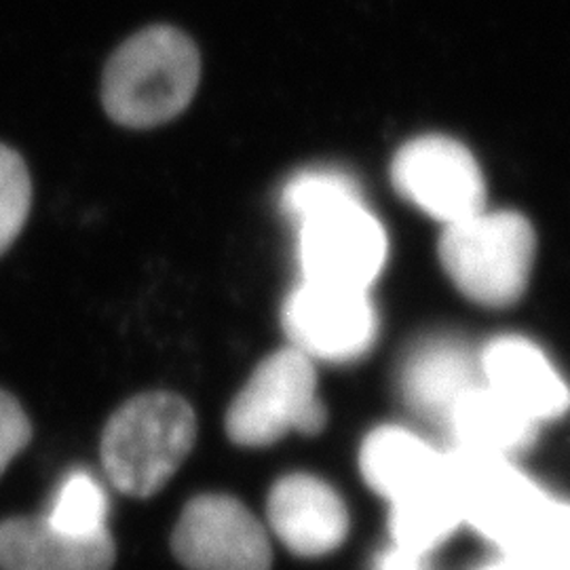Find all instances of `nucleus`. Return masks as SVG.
I'll return each mask as SVG.
<instances>
[{
	"label": "nucleus",
	"mask_w": 570,
	"mask_h": 570,
	"mask_svg": "<svg viewBox=\"0 0 570 570\" xmlns=\"http://www.w3.org/2000/svg\"><path fill=\"white\" fill-rule=\"evenodd\" d=\"M197 429L195 410L176 393L148 391L127 400L102 431L106 478L127 497H155L195 449Z\"/></svg>",
	"instance_id": "obj_2"
},
{
	"label": "nucleus",
	"mask_w": 570,
	"mask_h": 570,
	"mask_svg": "<svg viewBox=\"0 0 570 570\" xmlns=\"http://www.w3.org/2000/svg\"><path fill=\"white\" fill-rule=\"evenodd\" d=\"M374 570H425V556L393 546L376 558Z\"/></svg>",
	"instance_id": "obj_22"
},
{
	"label": "nucleus",
	"mask_w": 570,
	"mask_h": 570,
	"mask_svg": "<svg viewBox=\"0 0 570 570\" xmlns=\"http://www.w3.org/2000/svg\"><path fill=\"white\" fill-rule=\"evenodd\" d=\"M271 530L301 558L336 550L348 532V513L338 492L308 473H289L275 482L266 499Z\"/></svg>",
	"instance_id": "obj_10"
},
{
	"label": "nucleus",
	"mask_w": 570,
	"mask_h": 570,
	"mask_svg": "<svg viewBox=\"0 0 570 570\" xmlns=\"http://www.w3.org/2000/svg\"><path fill=\"white\" fill-rule=\"evenodd\" d=\"M440 261L452 284L473 303L510 306L529 285L534 230L515 212L482 209L446 225Z\"/></svg>",
	"instance_id": "obj_3"
},
{
	"label": "nucleus",
	"mask_w": 570,
	"mask_h": 570,
	"mask_svg": "<svg viewBox=\"0 0 570 570\" xmlns=\"http://www.w3.org/2000/svg\"><path fill=\"white\" fill-rule=\"evenodd\" d=\"M360 468L367 487L391 503L421 489L444 471V454L402 428H379L364 440Z\"/></svg>",
	"instance_id": "obj_14"
},
{
	"label": "nucleus",
	"mask_w": 570,
	"mask_h": 570,
	"mask_svg": "<svg viewBox=\"0 0 570 570\" xmlns=\"http://www.w3.org/2000/svg\"><path fill=\"white\" fill-rule=\"evenodd\" d=\"M461 522L463 515L444 463L440 478L391 503L389 529L397 548L428 556L442 546Z\"/></svg>",
	"instance_id": "obj_16"
},
{
	"label": "nucleus",
	"mask_w": 570,
	"mask_h": 570,
	"mask_svg": "<svg viewBox=\"0 0 570 570\" xmlns=\"http://www.w3.org/2000/svg\"><path fill=\"white\" fill-rule=\"evenodd\" d=\"M202 81V53L184 30L155 23L122 41L102 75L104 112L127 129L178 119Z\"/></svg>",
	"instance_id": "obj_1"
},
{
	"label": "nucleus",
	"mask_w": 570,
	"mask_h": 570,
	"mask_svg": "<svg viewBox=\"0 0 570 570\" xmlns=\"http://www.w3.org/2000/svg\"><path fill=\"white\" fill-rule=\"evenodd\" d=\"M171 551L188 570H271L273 550L261 520L228 494H199L184 505Z\"/></svg>",
	"instance_id": "obj_6"
},
{
	"label": "nucleus",
	"mask_w": 570,
	"mask_h": 570,
	"mask_svg": "<svg viewBox=\"0 0 570 570\" xmlns=\"http://www.w3.org/2000/svg\"><path fill=\"white\" fill-rule=\"evenodd\" d=\"M117 546L110 530L79 537L45 515L0 522V570H110Z\"/></svg>",
	"instance_id": "obj_12"
},
{
	"label": "nucleus",
	"mask_w": 570,
	"mask_h": 570,
	"mask_svg": "<svg viewBox=\"0 0 570 570\" xmlns=\"http://www.w3.org/2000/svg\"><path fill=\"white\" fill-rule=\"evenodd\" d=\"M487 387L522 410L534 423L562 416L570 406L567 383L546 353L522 336H501L480 357Z\"/></svg>",
	"instance_id": "obj_11"
},
{
	"label": "nucleus",
	"mask_w": 570,
	"mask_h": 570,
	"mask_svg": "<svg viewBox=\"0 0 570 570\" xmlns=\"http://www.w3.org/2000/svg\"><path fill=\"white\" fill-rule=\"evenodd\" d=\"M32 207V178L20 153L0 142V256L18 242Z\"/></svg>",
	"instance_id": "obj_20"
},
{
	"label": "nucleus",
	"mask_w": 570,
	"mask_h": 570,
	"mask_svg": "<svg viewBox=\"0 0 570 570\" xmlns=\"http://www.w3.org/2000/svg\"><path fill=\"white\" fill-rule=\"evenodd\" d=\"M391 178L404 199L446 225L484 209L482 169L456 140L425 136L407 142L393 159Z\"/></svg>",
	"instance_id": "obj_8"
},
{
	"label": "nucleus",
	"mask_w": 570,
	"mask_h": 570,
	"mask_svg": "<svg viewBox=\"0 0 570 570\" xmlns=\"http://www.w3.org/2000/svg\"><path fill=\"white\" fill-rule=\"evenodd\" d=\"M503 558L522 570H570V503L548 497Z\"/></svg>",
	"instance_id": "obj_17"
},
{
	"label": "nucleus",
	"mask_w": 570,
	"mask_h": 570,
	"mask_svg": "<svg viewBox=\"0 0 570 570\" xmlns=\"http://www.w3.org/2000/svg\"><path fill=\"white\" fill-rule=\"evenodd\" d=\"M475 385V362L465 346L449 338L416 346L402 370V393L407 406L442 423Z\"/></svg>",
	"instance_id": "obj_13"
},
{
	"label": "nucleus",
	"mask_w": 570,
	"mask_h": 570,
	"mask_svg": "<svg viewBox=\"0 0 570 570\" xmlns=\"http://www.w3.org/2000/svg\"><path fill=\"white\" fill-rule=\"evenodd\" d=\"M326 421L313 360L294 346H285L252 372L228 406L225 429L233 444L265 449L284 440L289 431L317 435Z\"/></svg>",
	"instance_id": "obj_4"
},
{
	"label": "nucleus",
	"mask_w": 570,
	"mask_h": 570,
	"mask_svg": "<svg viewBox=\"0 0 570 570\" xmlns=\"http://www.w3.org/2000/svg\"><path fill=\"white\" fill-rule=\"evenodd\" d=\"M294 348L308 360L351 362L366 355L379 336V315L367 292L303 282L282 308Z\"/></svg>",
	"instance_id": "obj_7"
},
{
	"label": "nucleus",
	"mask_w": 570,
	"mask_h": 570,
	"mask_svg": "<svg viewBox=\"0 0 570 570\" xmlns=\"http://www.w3.org/2000/svg\"><path fill=\"white\" fill-rule=\"evenodd\" d=\"M446 478L463 522L503 551L548 494L505 456L456 449L444 454Z\"/></svg>",
	"instance_id": "obj_5"
},
{
	"label": "nucleus",
	"mask_w": 570,
	"mask_h": 570,
	"mask_svg": "<svg viewBox=\"0 0 570 570\" xmlns=\"http://www.w3.org/2000/svg\"><path fill=\"white\" fill-rule=\"evenodd\" d=\"M478 570H522L518 569L511 560L508 558H503V560H497V562H490V564H484V567H480Z\"/></svg>",
	"instance_id": "obj_23"
},
{
	"label": "nucleus",
	"mask_w": 570,
	"mask_h": 570,
	"mask_svg": "<svg viewBox=\"0 0 570 570\" xmlns=\"http://www.w3.org/2000/svg\"><path fill=\"white\" fill-rule=\"evenodd\" d=\"M446 423L459 449L505 459L532 446L539 425L487 385L469 389L452 407Z\"/></svg>",
	"instance_id": "obj_15"
},
{
	"label": "nucleus",
	"mask_w": 570,
	"mask_h": 570,
	"mask_svg": "<svg viewBox=\"0 0 570 570\" xmlns=\"http://www.w3.org/2000/svg\"><path fill=\"white\" fill-rule=\"evenodd\" d=\"M32 440V423L18 397L0 389V475Z\"/></svg>",
	"instance_id": "obj_21"
},
{
	"label": "nucleus",
	"mask_w": 570,
	"mask_h": 570,
	"mask_svg": "<svg viewBox=\"0 0 570 570\" xmlns=\"http://www.w3.org/2000/svg\"><path fill=\"white\" fill-rule=\"evenodd\" d=\"M298 230V263L311 284L367 292L387 261V235L364 204L315 216Z\"/></svg>",
	"instance_id": "obj_9"
},
{
	"label": "nucleus",
	"mask_w": 570,
	"mask_h": 570,
	"mask_svg": "<svg viewBox=\"0 0 570 570\" xmlns=\"http://www.w3.org/2000/svg\"><path fill=\"white\" fill-rule=\"evenodd\" d=\"M279 204L285 214L301 225L332 209L362 204V197L355 180L343 171L308 169L285 184Z\"/></svg>",
	"instance_id": "obj_19"
},
{
	"label": "nucleus",
	"mask_w": 570,
	"mask_h": 570,
	"mask_svg": "<svg viewBox=\"0 0 570 570\" xmlns=\"http://www.w3.org/2000/svg\"><path fill=\"white\" fill-rule=\"evenodd\" d=\"M110 501L102 484L87 471L77 469L61 480L47 513H42L53 527L89 537L108 530Z\"/></svg>",
	"instance_id": "obj_18"
}]
</instances>
